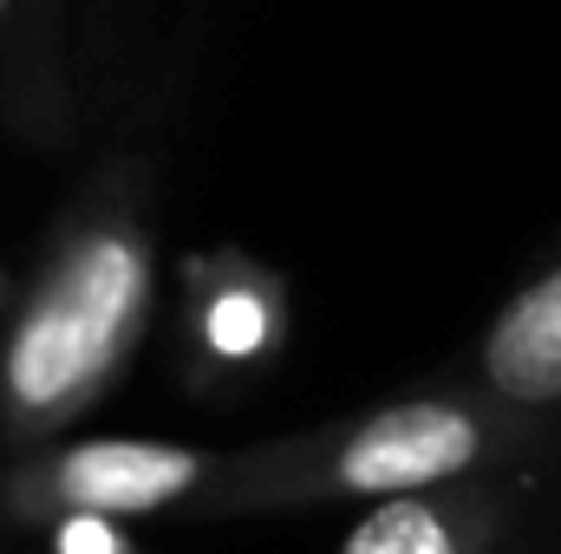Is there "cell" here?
I'll use <instances>...</instances> for the list:
<instances>
[{
    "instance_id": "cell-5",
    "label": "cell",
    "mask_w": 561,
    "mask_h": 554,
    "mask_svg": "<svg viewBox=\"0 0 561 554\" xmlns=\"http://www.w3.org/2000/svg\"><path fill=\"white\" fill-rule=\"evenodd\" d=\"M346 554H463V549H457L450 522H444L431 503L392 496V503H379V509L353 529Z\"/></svg>"
},
{
    "instance_id": "cell-2",
    "label": "cell",
    "mask_w": 561,
    "mask_h": 554,
    "mask_svg": "<svg viewBox=\"0 0 561 554\" xmlns=\"http://www.w3.org/2000/svg\"><path fill=\"white\" fill-rule=\"evenodd\" d=\"M483 450L477 417L444 405V399H419V405H392L373 424L353 430V443L340 450V489L353 496H412L431 483H450L457 470H470Z\"/></svg>"
},
{
    "instance_id": "cell-1",
    "label": "cell",
    "mask_w": 561,
    "mask_h": 554,
    "mask_svg": "<svg viewBox=\"0 0 561 554\" xmlns=\"http://www.w3.org/2000/svg\"><path fill=\"white\" fill-rule=\"evenodd\" d=\"M138 300H144L138 242H125V235L85 242L79 262L59 275V287L26 313V326L7 353L13 405L20 412H59L72 399H85L112 372Z\"/></svg>"
},
{
    "instance_id": "cell-7",
    "label": "cell",
    "mask_w": 561,
    "mask_h": 554,
    "mask_svg": "<svg viewBox=\"0 0 561 554\" xmlns=\"http://www.w3.org/2000/svg\"><path fill=\"white\" fill-rule=\"evenodd\" d=\"M0 13H7V0H0Z\"/></svg>"
},
{
    "instance_id": "cell-3",
    "label": "cell",
    "mask_w": 561,
    "mask_h": 554,
    "mask_svg": "<svg viewBox=\"0 0 561 554\" xmlns=\"http://www.w3.org/2000/svg\"><path fill=\"white\" fill-rule=\"evenodd\" d=\"M203 457L176 443H85L59 463V496L85 516H138L196 489Z\"/></svg>"
},
{
    "instance_id": "cell-6",
    "label": "cell",
    "mask_w": 561,
    "mask_h": 554,
    "mask_svg": "<svg viewBox=\"0 0 561 554\" xmlns=\"http://www.w3.org/2000/svg\"><path fill=\"white\" fill-rule=\"evenodd\" d=\"M0 300H7V275H0Z\"/></svg>"
},
{
    "instance_id": "cell-4",
    "label": "cell",
    "mask_w": 561,
    "mask_h": 554,
    "mask_svg": "<svg viewBox=\"0 0 561 554\" xmlns=\"http://www.w3.org/2000/svg\"><path fill=\"white\" fill-rule=\"evenodd\" d=\"M483 372L510 399H561V268L529 280L483 339Z\"/></svg>"
}]
</instances>
